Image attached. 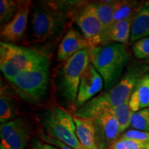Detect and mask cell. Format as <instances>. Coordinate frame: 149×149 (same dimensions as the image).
<instances>
[{"instance_id":"cell-1","label":"cell","mask_w":149,"mask_h":149,"mask_svg":"<svg viewBox=\"0 0 149 149\" xmlns=\"http://www.w3.org/2000/svg\"><path fill=\"white\" fill-rule=\"evenodd\" d=\"M149 70V65L133 61L126 67L120 81L111 88L97 95L73 113L74 116L91 118L100 110L113 109L130 100L136 85Z\"/></svg>"},{"instance_id":"cell-23","label":"cell","mask_w":149,"mask_h":149,"mask_svg":"<svg viewBox=\"0 0 149 149\" xmlns=\"http://www.w3.org/2000/svg\"><path fill=\"white\" fill-rule=\"evenodd\" d=\"M18 1L1 0L0 1V24L1 29L12 19L18 9Z\"/></svg>"},{"instance_id":"cell-26","label":"cell","mask_w":149,"mask_h":149,"mask_svg":"<svg viewBox=\"0 0 149 149\" xmlns=\"http://www.w3.org/2000/svg\"><path fill=\"white\" fill-rule=\"evenodd\" d=\"M148 146L149 144L120 137V139L115 141L109 149H144Z\"/></svg>"},{"instance_id":"cell-10","label":"cell","mask_w":149,"mask_h":149,"mask_svg":"<svg viewBox=\"0 0 149 149\" xmlns=\"http://www.w3.org/2000/svg\"><path fill=\"white\" fill-rule=\"evenodd\" d=\"M18 9L13 17L1 29V42L11 44L18 42L22 40L26 31L32 1H18Z\"/></svg>"},{"instance_id":"cell-21","label":"cell","mask_w":149,"mask_h":149,"mask_svg":"<svg viewBox=\"0 0 149 149\" xmlns=\"http://www.w3.org/2000/svg\"><path fill=\"white\" fill-rule=\"evenodd\" d=\"M93 3L98 17L103 26V32H104L113 23L116 1H98Z\"/></svg>"},{"instance_id":"cell-8","label":"cell","mask_w":149,"mask_h":149,"mask_svg":"<svg viewBox=\"0 0 149 149\" xmlns=\"http://www.w3.org/2000/svg\"><path fill=\"white\" fill-rule=\"evenodd\" d=\"M31 137V127L22 117H16L0 125L1 149H24Z\"/></svg>"},{"instance_id":"cell-31","label":"cell","mask_w":149,"mask_h":149,"mask_svg":"<svg viewBox=\"0 0 149 149\" xmlns=\"http://www.w3.org/2000/svg\"><path fill=\"white\" fill-rule=\"evenodd\" d=\"M148 63H149V59H148Z\"/></svg>"},{"instance_id":"cell-30","label":"cell","mask_w":149,"mask_h":149,"mask_svg":"<svg viewBox=\"0 0 149 149\" xmlns=\"http://www.w3.org/2000/svg\"><path fill=\"white\" fill-rule=\"evenodd\" d=\"M144 149H149V146H147L146 148H144Z\"/></svg>"},{"instance_id":"cell-6","label":"cell","mask_w":149,"mask_h":149,"mask_svg":"<svg viewBox=\"0 0 149 149\" xmlns=\"http://www.w3.org/2000/svg\"><path fill=\"white\" fill-rule=\"evenodd\" d=\"M50 64L24 72L10 81L13 88L20 98L31 104L45 101L49 90Z\"/></svg>"},{"instance_id":"cell-20","label":"cell","mask_w":149,"mask_h":149,"mask_svg":"<svg viewBox=\"0 0 149 149\" xmlns=\"http://www.w3.org/2000/svg\"><path fill=\"white\" fill-rule=\"evenodd\" d=\"M144 3L137 1H116L113 23L136 15Z\"/></svg>"},{"instance_id":"cell-22","label":"cell","mask_w":149,"mask_h":149,"mask_svg":"<svg viewBox=\"0 0 149 149\" xmlns=\"http://www.w3.org/2000/svg\"><path fill=\"white\" fill-rule=\"evenodd\" d=\"M129 100H127L124 104L113 109H109L118 123L121 133H124L130 126V119L133 111L130 108Z\"/></svg>"},{"instance_id":"cell-12","label":"cell","mask_w":149,"mask_h":149,"mask_svg":"<svg viewBox=\"0 0 149 149\" xmlns=\"http://www.w3.org/2000/svg\"><path fill=\"white\" fill-rule=\"evenodd\" d=\"M104 86L102 76L90 61L80 78L76 100V110L95 97V95L100 93Z\"/></svg>"},{"instance_id":"cell-19","label":"cell","mask_w":149,"mask_h":149,"mask_svg":"<svg viewBox=\"0 0 149 149\" xmlns=\"http://www.w3.org/2000/svg\"><path fill=\"white\" fill-rule=\"evenodd\" d=\"M51 8L55 9L61 14L64 15L68 19H73L78 10L83 6L88 3L86 1L79 0H61V1H45Z\"/></svg>"},{"instance_id":"cell-7","label":"cell","mask_w":149,"mask_h":149,"mask_svg":"<svg viewBox=\"0 0 149 149\" xmlns=\"http://www.w3.org/2000/svg\"><path fill=\"white\" fill-rule=\"evenodd\" d=\"M95 133L98 149H109L120 139V128L115 117L109 109L98 111L91 117Z\"/></svg>"},{"instance_id":"cell-5","label":"cell","mask_w":149,"mask_h":149,"mask_svg":"<svg viewBox=\"0 0 149 149\" xmlns=\"http://www.w3.org/2000/svg\"><path fill=\"white\" fill-rule=\"evenodd\" d=\"M50 64L44 53L26 46L0 42V68L10 82L24 72Z\"/></svg>"},{"instance_id":"cell-29","label":"cell","mask_w":149,"mask_h":149,"mask_svg":"<svg viewBox=\"0 0 149 149\" xmlns=\"http://www.w3.org/2000/svg\"><path fill=\"white\" fill-rule=\"evenodd\" d=\"M32 147L33 149H59L57 148V147L53 146V145L44 144V143L41 142V141L37 139H33Z\"/></svg>"},{"instance_id":"cell-24","label":"cell","mask_w":149,"mask_h":149,"mask_svg":"<svg viewBox=\"0 0 149 149\" xmlns=\"http://www.w3.org/2000/svg\"><path fill=\"white\" fill-rule=\"evenodd\" d=\"M130 126L134 129L149 132V108L133 112L130 119Z\"/></svg>"},{"instance_id":"cell-27","label":"cell","mask_w":149,"mask_h":149,"mask_svg":"<svg viewBox=\"0 0 149 149\" xmlns=\"http://www.w3.org/2000/svg\"><path fill=\"white\" fill-rule=\"evenodd\" d=\"M120 138L127 139L141 143L149 144V132L141 131L135 129L128 130L123 133Z\"/></svg>"},{"instance_id":"cell-3","label":"cell","mask_w":149,"mask_h":149,"mask_svg":"<svg viewBox=\"0 0 149 149\" xmlns=\"http://www.w3.org/2000/svg\"><path fill=\"white\" fill-rule=\"evenodd\" d=\"M90 61L109 90L120 81L130 59L127 46L119 43L93 46L88 48Z\"/></svg>"},{"instance_id":"cell-2","label":"cell","mask_w":149,"mask_h":149,"mask_svg":"<svg viewBox=\"0 0 149 149\" xmlns=\"http://www.w3.org/2000/svg\"><path fill=\"white\" fill-rule=\"evenodd\" d=\"M88 48L81 50L67 60L54 80L57 101L60 107L70 113L76 111L80 78L90 62Z\"/></svg>"},{"instance_id":"cell-28","label":"cell","mask_w":149,"mask_h":149,"mask_svg":"<svg viewBox=\"0 0 149 149\" xmlns=\"http://www.w3.org/2000/svg\"><path fill=\"white\" fill-rule=\"evenodd\" d=\"M39 137L44 142L47 143L48 144L53 145V146L57 147V148L59 149H74L72 148V147L68 146V145L64 144L61 141L53 138V137H51V136L48 135L43 130H39Z\"/></svg>"},{"instance_id":"cell-11","label":"cell","mask_w":149,"mask_h":149,"mask_svg":"<svg viewBox=\"0 0 149 149\" xmlns=\"http://www.w3.org/2000/svg\"><path fill=\"white\" fill-rule=\"evenodd\" d=\"M38 121L48 135L74 149H88L81 145L75 133L55 120L49 108L39 113Z\"/></svg>"},{"instance_id":"cell-17","label":"cell","mask_w":149,"mask_h":149,"mask_svg":"<svg viewBox=\"0 0 149 149\" xmlns=\"http://www.w3.org/2000/svg\"><path fill=\"white\" fill-rule=\"evenodd\" d=\"M18 113V103L16 98L1 81L0 93V122L1 124L16 118Z\"/></svg>"},{"instance_id":"cell-15","label":"cell","mask_w":149,"mask_h":149,"mask_svg":"<svg viewBox=\"0 0 149 149\" xmlns=\"http://www.w3.org/2000/svg\"><path fill=\"white\" fill-rule=\"evenodd\" d=\"M72 119L76 127V136L81 145L88 149H98L93 120L91 118H81L74 115Z\"/></svg>"},{"instance_id":"cell-16","label":"cell","mask_w":149,"mask_h":149,"mask_svg":"<svg viewBox=\"0 0 149 149\" xmlns=\"http://www.w3.org/2000/svg\"><path fill=\"white\" fill-rule=\"evenodd\" d=\"M129 106L134 113L149 108V74H145L137 84L130 95Z\"/></svg>"},{"instance_id":"cell-18","label":"cell","mask_w":149,"mask_h":149,"mask_svg":"<svg viewBox=\"0 0 149 149\" xmlns=\"http://www.w3.org/2000/svg\"><path fill=\"white\" fill-rule=\"evenodd\" d=\"M149 36V1L144 3L139 9L132 25L130 42H135Z\"/></svg>"},{"instance_id":"cell-4","label":"cell","mask_w":149,"mask_h":149,"mask_svg":"<svg viewBox=\"0 0 149 149\" xmlns=\"http://www.w3.org/2000/svg\"><path fill=\"white\" fill-rule=\"evenodd\" d=\"M68 19L49 6L45 1L32 7L29 22V38L35 44H48L64 31Z\"/></svg>"},{"instance_id":"cell-13","label":"cell","mask_w":149,"mask_h":149,"mask_svg":"<svg viewBox=\"0 0 149 149\" xmlns=\"http://www.w3.org/2000/svg\"><path fill=\"white\" fill-rule=\"evenodd\" d=\"M91 47V44L82 35L74 29H70L59 44L57 59L61 62H66L74 54Z\"/></svg>"},{"instance_id":"cell-25","label":"cell","mask_w":149,"mask_h":149,"mask_svg":"<svg viewBox=\"0 0 149 149\" xmlns=\"http://www.w3.org/2000/svg\"><path fill=\"white\" fill-rule=\"evenodd\" d=\"M132 51L136 57L139 59H149V36L141 38L133 43Z\"/></svg>"},{"instance_id":"cell-14","label":"cell","mask_w":149,"mask_h":149,"mask_svg":"<svg viewBox=\"0 0 149 149\" xmlns=\"http://www.w3.org/2000/svg\"><path fill=\"white\" fill-rule=\"evenodd\" d=\"M135 17V15L113 23L109 29L102 33L100 45H107L112 42L128 44L130 41L132 25Z\"/></svg>"},{"instance_id":"cell-9","label":"cell","mask_w":149,"mask_h":149,"mask_svg":"<svg viewBox=\"0 0 149 149\" xmlns=\"http://www.w3.org/2000/svg\"><path fill=\"white\" fill-rule=\"evenodd\" d=\"M72 20L90 43L91 47L100 45L103 26L97 14L94 3L88 2L83 6Z\"/></svg>"}]
</instances>
